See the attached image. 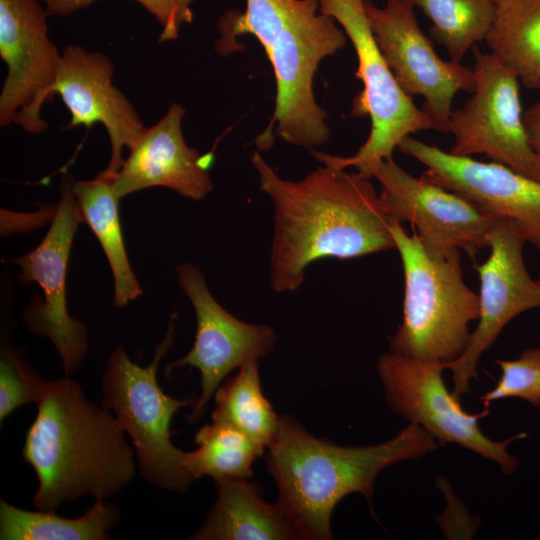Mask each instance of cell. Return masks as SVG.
I'll list each match as a JSON object with an SVG mask.
<instances>
[{"instance_id":"obj_1","label":"cell","mask_w":540,"mask_h":540,"mask_svg":"<svg viewBox=\"0 0 540 540\" xmlns=\"http://www.w3.org/2000/svg\"><path fill=\"white\" fill-rule=\"evenodd\" d=\"M260 189L272 200L270 284L293 292L316 260L351 259L395 248L392 218L370 178L330 165L299 181L281 178L258 151L250 158Z\"/></svg>"},{"instance_id":"obj_2","label":"cell","mask_w":540,"mask_h":540,"mask_svg":"<svg viewBox=\"0 0 540 540\" xmlns=\"http://www.w3.org/2000/svg\"><path fill=\"white\" fill-rule=\"evenodd\" d=\"M37 407L22 449L38 479L35 508L55 510L86 496L108 500L134 480L133 445L113 413L91 402L78 382L49 381Z\"/></svg>"},{"instance_id":"obj_3","label":"cell","mask_w":540,"mask_h":540,"mask_svg":"<svg viewBox=\"0 0 540 540\" xmlns=\"http://www.w3.org/2000/svg\"><path fill=\"white\" fill-rule=\"evenodd\" d=\"M319 0H247L244 12L229 11L219 21V53L238 50L236 38L251 34L263 46L276 80L273 118L256 142L265 150L272 128L286 142L307 148L324 144L330 135L326 112L317 104L313 78L320 62L345 47L344 31L318 13Z\"/></svg>"},{"instance_id":"obj_4","label":"cell","mask_w":540,"mask_h":540,"mask_svg":"<svg viewBox=\"0 0 540 540\" xmlns=\"http://www.w3.org/2000/svg\"><path fill=\"white\" fill-rule=\"evenodd\" d=\"M437 448V441L413 423L383 443L345 447L314 437L294 417L282 415L265 461L277 484V502L301 538L329 540L331 516L341 499L359 492L370 502L381 470Z\"/></svg>"},{"instance_id":"obj_5","label":"cell","mask_w":540,"mask_h":540,"mask_svg":"<svg viewBox=\"0 0 540 540\" xmlns=\"http://www.w3.org/2000/svg\"><path fill=\"white\" fill-rule=\"evenodd\" d=\"M390 231L404 273L403 318L390 340V352L445 365L469 342V324L479 317L478 294L463 280L460 252L432 255L415 231L409 235L394 219Z\"/></svg>"},{"instance_id":"obj_6","label":"cell","mask_w":540,"mask_h":540,"mask_svg":"<svg viewBox=\"0 0 540 540\" xmlns=\"http://www.w3.org/2000/svg\"><path fill=\"white\" fill-rule=\"evenodd\" d=\"M174 331L175 321L170 319L146 366L133 362L122 345L112 351L101 379V405L129 436L143 478L157 488L183 493L195 479L184 467L186 451L172 443L170 425L180 408L195 405L196 397L173 398L157 380L159 364L173 345Z\"/></svg>"},{"instance_id":"obj_7","label":"cell","mask_w":540,"mask_h":540,"mask_svg":"<svg viewBox=\"0 0 540 540\" xmlns=\"http://www.w3.org/2000/svg\"><path fill=\"white\" fill-rule=\"evenodd\" d=\"M365 0H319L320 12L332 17L351 40L358 59L355 76L363 89L352 104L350 115L369 116V136L357 153L349 157L312 151L322 164L339 169L355 167L371 179V171L380 161L391 158L399 143L411 134L432 129L423 109L398 84L374 38L364 6Z\"/></svg>"},{"instance_id":"obj_8","label":"cell","mask_w":540,"mask_h":540,"mask_svg":"<svg viewBox=\"0 0 540 540\" xmlns=\"http://www.w3.org/2000/svg\"><path fill=\"white\" fill-rule=\"evenodd\" d=\"M472 51L475 88L451 113L454 142L449 152L465 157L483 154L540 180V160L526 131L518 77L492 52L484 53L477 45Z\"/></svg>"},{"instance_id":"obj_9","label":"cell","mask_w":540,"mask_h":540,"mask_svg":"<svg viewBox=\"0 0 540 540\" xmlns=\"http://www.w3.org/2000/svg\"><path fill=\"white\" fill-rule=\"evenodd\" d=\"M445 366L441 362L410 359L395 353L383 354L377 370L390 409L410 423L421 426L441 445L456 443L485 459L500 465L511 474L518 461L507 451L509 443L526 437L518 434L503 441H494L481 431L478 421L489 415L466 412L443 381Z\"/></svg>"},{"instance_id":"obj_10","label":"cell","mask_w":540,"mask_h":540,"mask_svg":"<svg viewBox=\"0 0 540 540\" xmlns=\"http://www.w3.org/2000/svg\"><path fill=\"white\" fill-rule=\"evenodd\" d=\"M73 183L70 175L62 178L60 201L40 244L31 252L11 260L21 269L17 278L22 286L36 283L43 291V297H34L24 309L23 321L31 332L52 342L66 376L78 370L88 350L87 328L70 316L66 299L70 250L82 223Z\"/></svg>"},{"instance_id":"obj_11","label":"cell","mask_w":540,"mask_h":540,"mask_svg":"<svg viewBox=\"0 0 540 540\" xmlns=\"http://www.w3.org/2000/svg\"><path fill=\"white\" fill-rule=\"evenodd\" d=\"M364 6L374 38L400 87L411 97L424 98L422 109L432 129L450 133L455 95L474 91L473 68L438 56L409 1L386 0L379 8L365 0Z\"/></svg>"},{"instance_id":"obj_12","label":"cell","mask_w":540,"mask_h":540,"mask_svg":"<svg viewBox=\"0 0 540 540\" xmlns=\"http://www.w3.org/2000/svg\"><path fill=\"white\" fill-rule=\"evenodd\" d=\"M380 184V198L390 217L409 222L425 250L448 257L463 249L469 256L488 248L497 218L460 194L414 177L393 159L377 163L371 171Z\"/></svg>"},{"instance_id":"obj_13","label":"cell","mask_w":540,"mask_h":540,"mask_svg":"<svg viewBox=\"0 0 540 540\" xmlns=\"http://www.w3.org/2000/svg\"><path fill=\"white\" fill-rule=\"evenodd\" d=\"M525 243L516 224L498 219L489 235V257L474 265L480 280L478 324L463 353L444 365L452 372V394L460 400L470 392V380L477 379L480 356L506 324L517 315L540 307V284L530 276L524 263Z\"/></svg>"},{"instance_id":"obj_14","label":"cell","mask_w":540,"mask_h":540,"mask_svg":"<svg viewBox=\"0 0 540 540\" xmlns=\"http://www.w3.org/2000/svg\"><path fill=\"white\" fill-rule=\"evenodd\" d=\"M176 273L195 312L196 334L191 350L168 364L167 370L190 366L200 371L201 394L187 417L197 422L227 375L249 361L266 357L277 337L270 326L244 322L224 309L209 291L198 265L181 263Z\"/></svg>"},{"instance_id":"obj_15","label":"cell","mask_w":540,"mask_h":540,"mask_svg":"<svg viewBox=\"0 0 540 540\" xmlns=\"http://www.w3.org/2000/svg\"><path fill=\"white\" fill-rule=\"evenodd\" d=\"M46 10L36 0H0V56L8 68L0 94V125L47 129L40 110L51 97L61 61L48 37Z\"/></svg>"},{"instance_id":"obj_16","label":"cell","mask_w":540,"mask_h":540,"mask_svg":"<svg viewBox=\"0 0 540 540\" xmlns=\"http://www.w3.org/2000/svg\"><path fill=\"white\" fill-rule=\"evenodd\" d=\"M397 148L426 167L421 177L460 194L497 219L513 222L526 242L540 251V180L494 161L445 152L412 136Z\"/></svg>"},{"instance_id":"obj_17","label":"cell","mask_w":540,"mask_h":540,"mask_svg":"<svg viewBox=\"0 0 540 540\" xmlns=\"http://www.w3.org/2000/svg\"><path fill=\"white\" fill-rule=\"evenodd\" d=\"M114 65L110 58L78 45H68L51 87V97L59 94L69 109L67 128H91L101 123L109 136L111 157L104 173L114 176L123 164V148L129 149L146 127L127 97L112 83Z\"/></svg>"},{"instance_id":"obj_18","label":"cell","mask_w":540,"mask_h":540,"mask_svg":"<svg viewBox=\"0 0 540 540\" xmlns=\"http://www.w3.org/2000/svg\"><path fill=\"white\" fill-rule=\"evenodd\" d=\"M185 109L173 103L153 126L146 127L128 149L120 170L113 176L119 198L145 188L163 186L193 199H203L213 188L208 173L211 153L201 155L188 146L182 132Z\"/></svg>"},{"instance_id":"obj_19","label":"cell","mask_w":540,"mask_h":540,"mask_svg":"<svg viewBox=\"0 0 540 540\" xmlns=\"http://www.w3.org/2000/svg\"><path fill=\"white\" fill-rule=\"evenodd\" d=\"M216 500L194 540H290L301 534L283 507L264 501L248 478L214 479Z\"/></svg>"},{"instance_id":"obj_20","label":"cell","mask_w":540,"mask_h":540,"mask_svg":"<svg viewBox=\"0 0 540 540\" xmlns=\"http://www.w3.org/2000/svg\"><path fill=\"white\" fill-rule=\"evenodd\" d=\"M82 223L87 224L98 239L114 278L116 307L126 306L142 294L141 286L130 266L122 236L118 202L113 176L100 172L93 180L73 183Z\"/></svg>"},{"instance_id":"obj_21","label":"cell","mask_w":540,"mask_h":540,"mask_svg":"<svg viewBox=\"0 0 540 540\" xmlns=\"http://www.w3.org/2000/svg\"><path fill=\"white\" fill-rule=\"evenodd\" d=\"M120 520V509L104 499H95L77 518L54 510H25L0 499L1 540H107Z\"/></svg>"},{"instance_id":"obj_22","label":"cell","mask_w":540,"mask_h":540,"mask_svg":"<svg viewBox=\"0 0 540 540\" xmlns=\"http://www.w3.org/2000/svg\"><path fill=\"white\" fill-rule=\"evenodd\" d=\"M495 19L485 41L529 89L540 91V0H494Z\"/></svg>"},{"instance_id":"obj_23","label":"cell","mask_w":540,"mask_h":540,"mask_svg":"<svg viewBox=\"0 0 540 540\" xmlns=\"http://www.w3.org/2000/svg\"><path fill=\"white\" fill-rule=\"evenodd\" d=\"M238 369L218 387L211 421L235 427L266 449L276 435L280 416L263 394L259 361H249Z\"/></svg>"},{"instance_id":"obj_24","label":"cell","mask_w":540,"mask_h":540,"mask_svg":"<svg viewBox=\"0 0 540 540\" xmlns=\"http://www.w3.org/2000/svg\"><path fill=\"white\" fill-rule=\"evenodd\" d=\"M194 451L186 452L184 467L196 480L202 476L251 478L255 460L265 449L235 427L214 422L195 434Z\"/></svg>"},{"instance_id":"obj_25","label":"cell","mask_w":540,"mask_h":540,"mask_svg":"<svg viewBox=\"0 0 540 540\" xmlns=\"http://www.w3.org/2000/svg\"><path fill=\"white\" fill-rule=\"evenodd\" d=\"M407 1L430 19V36L456 62H461L470 49L485 40L495 19L494 0Z\"/></svg>"},{"instance_id":"obj_26","label":"cell","mask_w":540,"mask_h":540,"mask_svg":"<svg viewBox=\"0 0 540 540\" xmlns=\"http://www.w3.org/2000/svg\"><path fill=\"white\" fill-rule=\"evenodd\" d=\"M49 381L44 380L6 341L0 351V422L17 408L37 404L47 391Z\"/></svg>"},{"instance_id":"obj_27","label":"cell","mask_w":540,"mask_h":540,"mask_svg":"<svg viewBox=\"0 0 540 540\" xmlns=\"http://www.w3.org/2000/svg\"><path fill=\"white\" fill-rule=\"evenodd\" d=\"M501 376L496 386L480 397L484 408L492 402L518 397L540 408V348H530L514 360H496Z\"/></svg>"},{"instance_id":"obj_28","label":"cell","mask_w":540,"mask_h":540,"mask_svg":"<svg viewBox=\"0 0 540 540\" xmlns=\"http://www.w3.org/2000/svg\"><path fill=\"white\" fill-rule=\"evenodd\" d=\"M143 5L162 27L158 41L177 39L180 28L193 20L194 0H136Z\"/></svg>"},{"instance_id":"obj_29","label":"cell","mask_w":540,"mask_h":540,"mask_svg":"<svg viewBox=\"0 0 540 540\" xmlns=\"http://www.w3.org/2000/svg\"><path fill=\"white\" fill-rule=\"evenodd\" d=\"M524 123L530 145L540 160V100L524 111Z\"/></svg>"},{"instance_id":"obj_30","label":"cell","mask_w":540,"mask_h":540,"mask_svg":"<svg viewBox=\"0 0 540 540\" xmlns=\"http://www.w3.org/2000/svg\"><path fill=\"white\" fill-rule=\"evenodd\" d=\"M47 15H69L96 0H43Z\"/></svg>"},{"instance_id":"obj_31","label":"cell","mask_w":540,"mask_h":540,"mask_svg":"<svg viewBox=\"0 0 540 540\" xmlns=\"http://www.w3.org/2000/svg\"><path fill=\"white\" fill-rule=\"evenodd\" d=\"M538 282H539V284H540V275H539V278H538Z\"/></svg>"}]
</instances>
